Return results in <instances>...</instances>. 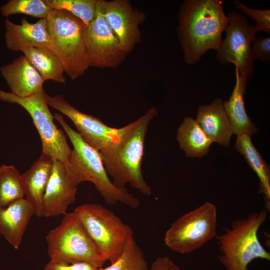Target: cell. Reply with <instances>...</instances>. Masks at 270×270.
Returning a JSON list of instances; mask_svg holds the SVG:
<instances>
[{
	"label": "cell",
	"instance_id": "obj_7",
	"mask_svg": "<svg viewBox=\"0 0 270 270\" xmlns=\"http://www.w3.org/2000/svg\"><path fill=\"white\" fill-rule=\"evenodd\" d=\"M50 259L72 264L86 262L99 268L107 261L72 212L46 236Z\"/></svg>",
	"mask_w": 270,
	"mask_h": 270
},
{
	"label": "cell",
	"instance_id": "obj_15",
	"mask_svg": "<svg viewBox=\"0 0 270 270\" xmlns=\"http://www.w3.org/2000/svg\"><path fill=\"white\" fill-rule=\"evenodd\" d=\"M4 34L6 47L14 52L33 47H46L50 48V40L46 19H40L30 23L24 18L20 24L5 21Z\"/></svg>",
	"mask_w": 270,
	"mask_h": 270
},
{
	"label": "cell",
	"instance_id": "obj_19",
	"mask_svg": "<svg viewBox=\"0 0 270 270\" xmlns=\"http://www.w3.org/2000/svg\"><path fill=\"white\" fill-rule=\"evenodd\" d=\"M33 214L32 208L24 198L0 208V235L14 249L19 248Z\"/></svg>",
	"mask_w": 270,
	"mask_h": 270
},
{
	"label": "cell",
	"instance_id": "obj_3",
	"mask_svg": "<svg viewBox=\"0 0 270 270\" xmlns=\"http://www.w3.org/2000/svg\"><path fill=\"white\" fill-rule=\"evenodd\" d=\"M62 126L73 146L70 156L64 167L67 176L77 186L84 182L92 183L106 203L115 205L124 204L136 208L140 201L126 188L117 187L110 179L104 166L100 152L87 144L80 134L74 130L58 113L54 115Z\"/></svg>",
	"mask_w": 270,
	"mask_h": 270
},
{
	"label": "cell",
	"instance_id": "obj_26",
	"mask_svg": "<svg viewBox=\"0 0 270 270\" xmlns=\"http://www.w3.org/2000/svg\"><path fill=\"white\" fill-rule=\"evenodd\" d=\"M99 270H149L144 252L132 238L122 254L111 264Z\"/></svg>",
	"mask_w": 270,
	"mask_h": 270
},
{
	"label": "cell",
	"instance_id": "obj_23",
	"mask_svg": "<svg viewBox=\"0 0 270 270\" xmlns=\"http://www.w3.org/2000/svg\"><path fill=\"white\" fill-rule=\"evenodd\" d=\"M22 52L45 81L66 82L63 66L50 48L33 47L24 49Z\"/></svg>",
	"mask_w": 270,
	"mask_h": 270
},
{
	"label": "cell",
	"instance_id": "obj_1",
	"mask_svg": "<svg viewBox=\"0 0 270 270\" xmlns=\"http://www.w3.org/2000/svg\"><path fill=\"white\" fill-rule=\"evenodd\" d=\"M157 114L156 108H152L136 120L120 128L118 140L100 152L106 172L117 187L126 188L129 184L146 196L152 194L143 176L142 162L148 125Z\"/></svg>",
	"mask_w": 270,
	"mask_h": 270
},
{
	"label": "cell",
	"instance_id": "obj_11",
	"mask_svg": "<svg viewBox=\"0 0 270 270\" xmlns=\"http://www.w3.org/2000/svg\"><path fill=\"white\" fill-rule=\"evenodd\" d=\"M85 42L89 67L116 68L128 54L106 20L100 0H98L94 19L86 26Z\"/></svg>",
	"mask_w": 270,
	"mask_h": 270
},
{
	"label": "cell",
	"instance_id": "obj_29",
	"mask_svg": "<svg viewBox=\"0 0 270 270\" xmlns=\"http://www.w3.org/2000/svg\"><path fill=\"white\" fill-rule=\"evenodd\" d=\"M253 58L268 64L270 60V38L259 37L251 46Z\"/></svg>",
	"mask_w": 270,
	"mask_h": 270
},
{
	"label": "cell",
	"instance_id": "obj_16",
	"mask_svg": "<svg viewBox=\"0 0 270 270\" xmlns=\"http://www.w3.org/2000/svg\"><path fill=\"white\" fill-rule=\"evenodd\" d=\"M12 92L20 97L28 96L43 88L44 80L24 56L0 68Z\"/></svg>",
	"mask_w": 270,
	"mask_h": 270
},
{
	"label": "cell",
	"instance_id": "obj_17",
	"mask_svg": "<svg viewBox=\"0 0 270 270\" xmlns=\"http://www.w3.org/2000/svg\"><path fill=\"white\" fill-rule=\"evenodd\" d=\"M196 120L212 142L229 146L233 132L221 98H216L208 105L200 106Z\"/></svg>",
	"mask_w": 270,
	"mask_h": 270
},
{
	"label": "cell",
	"instance_id": "obj_25",
	"mask_svg": "<svg viewBox=\"0 0 270 270\" xmlns=\"http://www.w3.org/2000/svg\"><path fill=\"white\" fill-rule=\"evenodd\" d=\"M52 10L46 0H10L0 8L3 16L24 14L40 19H46Z\"/></svg>",
	"mask_w": 270,
	"mask_h": 270
},
{
	"label": "cell",
	"instance_id": "obj_27",
	"mask_svg": "<svg viewBox=\"0 0 270 270\" xmlns=\"http://www.w3.org/2000/svg\"><path fill=\"white\" fill-rule=\"evenodd\" d=\"M55 10H64L88 26L94 19L98 0H46Z\"/></svg>",
	"mask_w": 270,
	"mask_h": 270
},
{
	"label": "cell",
	"instance_id": "obj_21",
	"mask_svg": "<svg viewBox=\"0 0 270 270\" xmlns=\"http://www.w3.org/2000/svg\"><path fill=\"white\" fill-rule=\"evenodd\" d=\"M235 148L246 160L260 180L258 193L264 195L266 209L270 210V170L268 164L254 147L250 136L246 134L237 136Z\"/></svg>",
	"mask_w": 270,
	"mask_h": 270
},
{
	"label": "cell",
	"instance_id": "obj_24",
	"mask_svg": "<svg viewBox=\"0 0 270 270\" xmlns=\"http://www.w3.org/2000/svg\"><path fill=\"white\" fill-rule=\"evenodd\" d=\"M24 196L22 174L14 166L2 165L0 166V208L6 206L24 198Z\"/></svg>",
	"mask_w": 270,
	"mask_h": 270
},
{
	"label": "cell",
	"instance_id": "obj_5",
	"mask_svg": "<svg viewBox=\"0 0 270 270\" xmlns=\"http://www.w3.org/2000/svg\"><path fill=\"white\" fill-rule=\"evenodd\" d=\"M50 49L60 60L72 80L82 76L89 68L85 42L86 26L64 10H53L46 18Z\"/></svg>",
	"mask_w": 270,
	"mask_h": 270
},
{
	"label": "cell",
	"instance_id": "obj_20",
	"mask_svg": "<svg viewBox=\"0 0 270 270\" xmlns=\"http://www.w3.org/2000/svg\"><path fill=\"white\" fill-rule=\"evenodd\" d=\"M236 76L233 92L229 100L224 102V106L230 122L233 134L237 136L246 134L250 136L258 131V128L253 124L245 109L244 96L247 82L240 77L236 68Z\"/></svg>",
	"mask_w": 270,
	"mask_h": 270
},
{
	"label": "cell",
	"instance_id": "obj_8",
	"mask_svg": "<svg viewBox=\"0 0 270 270\" xmlns=\"http://www.w3.org/2000/svg\"><path fill=\"white\" fill-rule=\"evenodd\" d=\"M217 208L208 202L175 220L166 230L164 242L178 254L192 252L217 236Z\"/></svg>",
	"mask_w": 270,
	"mask_h": 270
},
{
	"label": "cell",
	"instance_id": "obj_30",
	"mask_svg": "<svg viewBox=\"0 0 270 270\" xmlns=\"http://www.w3.org/2000/svg\"><path fill=\"white\" fill-rule=\"evenodd\" d=\"M99 267L86 262L69 264L56 260L50 259L43 270H99Z\"/></svg>",
	"mask_w": 270,
	"mask_h": 270
},
{
	"label": "cell",
	"instance_id": "obj_10",
	"mask_svg": "<svg viewBox=\"0 0 270 270\" xmlns=\"http://www.w3.org/2000/svg\"><path fill=\"white\" fill-rule=\"evenodd\" d=\"M226 16V36L216 50V58L222 64H234L240 77L247 82L253 75L254 60L251 46L257 32L244 14L233 10Z\"/></svg>",
	"mask_w": 270,
	"mask_h": 270
},
{
	"label": "cell",
	"instance_id": "obj_13",
	"mask_svg": "<svg viewBox=\"0 0 270 270\" xmlns=\"http://www.w3.org/2000/svg\"><path fill=\"white\" fill-rule=\"evenodd\" d=\"M100 4L106 20L128 54L141 40L139 26L146 20L145 14L128 0H100Z\"/></svg>",
	"mask_w": 270,
	"mask_h": 270
},
{
	"label": "cell",
	"instance_id": "obj_6",
	"mask_svg": "<svg viewBox=\"0 0 270 270\" xmlns=\"http://www.w3.org/2000/svg\"><path fill=\"white\" fill-rule=\"evenodd\" d=\"M72 212L102 255L110 262L122 254L134 238L132 228L101 204H82Z\"/></svg>",
	"mask_w": 270,
	"mask_h": 270
},
{
	"label": "cell",
	"instance_id": "obj_28",
	"mask_svg": "<svg viewBox=\"0 0 270 270\" xmlns=\"http://www.w3.org/2000/svg\"><path fill=\"white\" fill-rule=\"evenodd\" d=\"M236 7L256 22V32L270 33V10H258L249 8L237 0H234Z\"/></svg>",
	"mask_w": 270,
	"mask_h": 270
},
{
	"label": "cell",
	"instance_id": "obj_12",
	"mask_svg": "<svg viewBox=\"0 0 270 270\" xmlns=\"http://www.w3.org/2000/svg\"><path fill=\"white\" fill-rule=\"evenodd\" d=\"M47 102L49 106L68 117L82 139L98 151L108 148L118 140L120 128L109 126L100 118L80 112L62 95H48Z\"/></svg>",
	"mask_w": 270,
	"mask_h": 270
},
{
	"label": "cell",
	"instance_id": "obj_2",
	"mask_svg": "<svg viewBox=\"0 0 270 270\" xmlns=\"http://www.w3.org/2000/svg\"><path fill=\"white\" fill-rule=\"evenodd\" d=\"M178 38L184 58L198 63L209 50H217L228 23L220 0H186L180 7Z\"/></svg>",
	"mask_w": 270,
	"mask_h": 270
},
{
	"label": "cell",
	"instance_id": "obj_22",
	"mask_svg": "<svg viewBox=\"0 0 270 270\" xmlns=\"http://www.w3.org/2000/svg\"><path fill=\"white\" fill-rule=\"evenodd\" d=\"M176 138L180 148L187 156L192 158H201L206 155L213 143L196 120L190 117L185 118L179 126Z\"/></svg>",
	"mask_w": 270,
	"mask_h": 270
},
{
	"label": "cell",
	"instance_id": "obj_14",
	"mask_svg": "<svg viewBox=\"0 0 270 270\" xmlns=\"http://www.w3.org/2000/svg\"><path fill=\"white\" fill-rule=\"evenodd\" d=\"M76 187L68 179L64 164L54 160L43 198V216L66 214L68 206L76 200Z\"/></svg>",
	"mask_w": 270,
	"mask_h": 270
},
{
	"label": "cell",
	"instance_id": "obj_9",
	"mask_svg": "<svg viewBox=\"0 0 270 270\" xmlns=\"http://www.w3.org/2000/svg\"><path fill=\"white\" fill-rule=\"evenodd\" d=\"M48 95L43 88L26 97H20L0 89V100L19 104L31 116L40 138L42 154L65 164L70 156L72 149L64 132L58 129L54 122V116L48 108Z\"/></svg>",
	"mask_w": 270,
	"mask_h": 270
},
{
	"label": "cell",
	"instance_id": "obj_4",
	"mask_svg": "<svg viewBox=\"0 0 270 270\" xmlns=\"http://www.w3.org/2000/svg\"><path fill=\"white\" fill-rule=\"evenodd\" d=\"M266 209L234 220L224 234L216 237L220 254L218 260L226 270H248L256 258L270 260V253L259 240L258 232L268 216Z\"/></svg>",
	"mask_w": 270,
	"mask_h": 270
},
{
	"label": "cell",
	"instance_id": "obj_31",
	"mask_svg": "<svg viewBox=\"0 0 270 270\" xmlns=\"http://www.w3.org/2000/svg\"><path fill=\"white\" fill-rule=\"evenodd\" d=\"M149 270H182L169 257L159 256L152 262Z\"/></svg>",
	"mask_w": 270,
	"mask_h": 270
},
{
	"label": "cell",
	"instance_id": "obj_18",
	"mask_svg": "<svg viewBox=\"0 0 270 270\" xmlns=\"http://www.w3.org/2000/svg\"><path fill=\"white\" fill-rule=\"evenodd\" d=\"M52 160L42 153L39 158L22 174L26 199L32 208L34 214L40 218L43 216V198L51 174Z\"/></svg>",
	"mask_w": 270,
	"mask_h": 270
}]
</instances>
